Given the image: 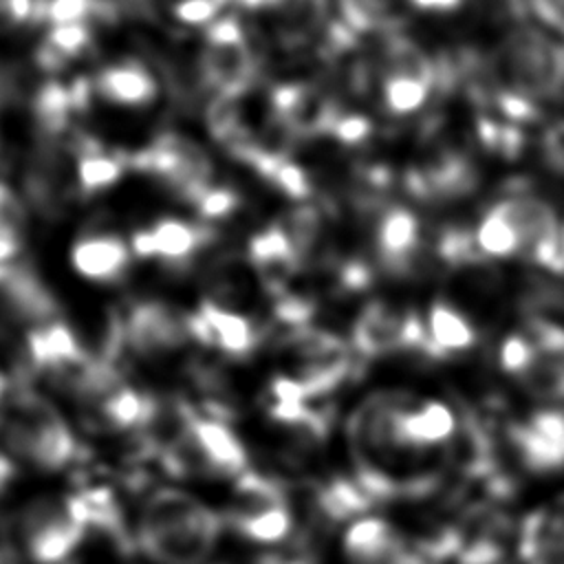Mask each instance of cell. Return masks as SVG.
<instances>
[{
	"instance_id": "6da1fadb",
	"label": "cell",
	"mask_w": 564,
	"mask_h": 564,
	"mask_svg": "<svg viewBox=\"0 0 564 564\" xmlns=\"http://www.w3.org/2000/svg\"><path fill=\"white\" fill-rule=\"evenodd\" d=\"M458 432L460 421L441 401L377 392L348 421L357 482L372 498L425 494L452 463Z\"/></svg>"
},
{
	"instance_id": "7a4b0ae2",
	"label": "cell",
	"mask_w": 564,
	"mask_h": 564,
	"mask_svg": "<svg viewBox=\"0 0 564 564\" xmlns=\"http://www.w3.org/2000/svg\"><path fill=\"white\" fill-rule=\"evenodd\" d=\"M491 104L511 121H533L542 104L564 95V44L535 26L518 24L487 59Z\"/></svg>"
},
{
	"instance_id": "3957f363",
	"label": "cell",
	"mask_w": 564,
	"mask_h": 564,
	"mask_svg": "<svg viewBox=\"0 0 564 564\" xmlns=\"http://www.w3.org/2000/svg\"><path fill=\"white\" fill-rule=\"evenodd\" d=\"M220 516L187 491H154L139 518L137 540L156 564H205L218 542Z\"/></svg>"
},
{
	"instance_id": "277c9868",
	"label": "cell",
	"mask_w": 564,
	"mask_h": 564,
	"mask_svg": "<svg viewBox=\"0 0 564 564\" xmlns=\"http://www.w3.org/2000/svg\"><path fill=\"white\" fill-rule=\"evenodd\" d=\"M0 434L18 458L42 469H62L79 456V443L53 403L22 386L0 405Z\"/></svg>"
},
{
	"instance_id": "5b68a950",
	"label": "cell",
	"mask_w": 564,
	"mask_h": 564,
	"mask_svg": "<svg viewBox=\"0 0 564 564\" xmlns=\"http://www.w3.org/2000/svg\"><path fill=\"white\" fill-rule=\"evenodd\" d=\"M260 73L251 37L236 15L218 18L207 26L198 53V75L216 99L236 101L247 95Z\"/></svg>"
},
{
	"instance_id": "8992f818",
	"label": "cell",
	"mask_w": 564,
	"mask_h": 564,
	"mask_svg": "<svg viewBox=\"0 0 564 564\" xmlns=\"http://www.w3.org/2000/svg\"><path fill=\"white\" fill-rule=\"evenodd\" d=\"M377 86L386 112L405 117L421 110L438 88V66L414 40L390 33L377 59Z\"/></svg>"
},
{
	"instance_id": "52a82bcc",
	"label": "cell",
	"mask_w": 564,
	"mask_h": 564,
	"mask_svg": "<svg viewBox=\"0 0 564 564\" xmlns=\"http://www.w3.org/2000/svg\"><path fill=\"white\" fill-rule=\"evenodd\" d=\"M286 379L306 401H315L339 388L352 370V352L337 335L302 326L289 333L284 344Z\"/></svg>"
},
{
	"instance_id": "ba28073f",
	"label": "cell",
	"mask_w": 564,
	"mask_h": 564,
	"mask_svg": "<svg viewBox=\"0 0 564 564\" xmlns=\"http://www.w3.org/2000/svg\"><path fill=\"white\" fill-rule=\"evenodd\" d=\"M130 165L167 185L189 205L214 185L209 154L189 137L165 132L130 156Z\"/></svg>"
},
{
	"instance_id": "9c48e42d",
	"label": "cell",
	"mask_w": 564,
	"mask_h": 564,
	"mask_svg": "<svg viewBox=\"0 0 564 564\" xmlns=\"http://www.w3.org/2000/svg\"><path fill=\"white\" fill-rule=\"evenodd\" d=\"M88 527L75 494L31 502L20 518V538L35 564H64L82 544Z\"/></svg>"
},
{
	"instance_id": "30bf717a",
	"label": "cell",
	"mask_w": 564,
	"mask_h": 564,
	"mask_svg": "<svg viewBox=\"0 0 564 564\" xmlns=\"http://www.w3.org/2000/svg\"><path fill=\"white\" fill-rule=\"evenodd\" d=\"M225 518L236 533L262 544L284 540L293 524L282 485L253 471L236 478Z\"/></svg>"
},
{
	"instance_id": "8fae6325",
	"label": "cell",
	"mask_w": 564,
	"mask_h": 564,
	"mask_svg": "<svg viewBox=\"0 0 564 564\" xmlns=\"http://www.w3.org/2000/svg\"><path fill=\"white\" fill-rule=\"evenodd\" d=\"M425 322L386 300H370L352 324V348L361 357H383L401 350L425 352Z\"/></svg>"
},
{
	"instance_id": "7c38bea8",
	"label": "cell",
	"mask_w": 564,
	"mask_h": 564,
	"mask_svg": "<svg viewBox=\"0 0 564 564\" xmlns=\"http://www.w3.org/2000/svg\"><path fill=\"white\" fill-rule=\"evenodd\" d=\"M498 203L516 227L520 240V256L540 267L562 273L564 245L555 209L533 194H511Z\"/></svg>"
},
{
	"instance_id": "4fadbf2b",
	"label": "cell",
	"mask_w": 564,
	"mask_h": 564,
	"mask_svg": "<svg viewBox=\"0 0 564 564\" xmlns=\"http://www.w3.org/2000/svg\"><path fill=\"white\" fill-rule=\"evenodd\" d=\"M29 366L53 383L73 392L84 379L95 357L88 355L75 333L57 319L37 324L26 335Z\"/></svg>"
},
{
	"instance_id": "5bb4252c",
	"label": "cell",
	"mask_w": 564,
	"mask_h": 564,
	"mask_svg": "<svg viewBox=\"0 0 564 564\" xmlns=\"http://www.w3.org/2000/svg\"><path fill=\"white\" fill-rule=\"evenodd\" d=\"M117 322L123 348L143 359L172 355L189 339L187 317L154 300L132 304Z\"/></svg>"
},
{
	"instance_id": "9a60e30c",
	"label": "cell",
	"mask_w": 564,
	"mask_h": 564,
	"mask_svg": "<svg viewBox=\"0 0 564 564\" xmlns=\"http://www.w3.org/2000/svg\"><path fill=\"white\" fill-rule=\"evenodd\" d=\"M245 11L262 15L275 44L295 51L324 33L328 0H236Z\"/></svg>"
},
{
	"instance_id": "2e32d148",
	"label": "cell",
	"mask_w": 564,
	"mask_h": 564,
	"mask_svg": "<svg viewBox=\"0 0 564 564\" xmlns=\"http://www.w3.org/2000/svg\"><path fill=\"white\" fill-rule=\"evenodd\" d=\"M524 333L533 344V352L518 383L533 397L544 401H564V328L551 319L535 317Z\"/></svg>"
},
{
	"instance_id": "e0dca14e",
	"label": "cell",
	"mask_w": 564,
	"mask_h": 564,
	"mask_svg": "<svg viewBox=\"0 0 564 564\" xmlns=\"http://www.w3.org/2000/svg\"><path fill=\"white\" fill-rule=\"evenodd\" d=\"M187 330L192 339L227 357H247L260 341V333L247 315L216 300H203L187 315Z\"/></svg>"
},
{
	"instance_id": "ac0fdd59",
	"label": "cell",
	"mask_w": 564,
	"mask_h": 564,
	"mask_svg": "<svg viewBox=\"0 0 564 564\" xmlns=\"http://www.w3.org/2000/svg\"><path fill=\"white\" fill-rule=\"evenodd\" d=\"M212 234L207 227L183 218H161L132 234L130 249L137 258L159 260L161 264L181 267L207 247Z\"/></svg>"
},
{
	"instance_id": "d6986e66",
	"label": "cell",
	"mask_w": 564,
	"mask_h": 564,
	"mask_svg": "<svg viewBox=\"0 0 564 564\" xmlns=\"http://www.w3.org/2000/svg\"><path fill=\"white\" fill-rule=\"evenodd\" d=\"M520 463L538 474L564 467V410H538L509 430Z\"/></svg>"
},
{
	"instance_id": "ffe728a7",
	"label": "cell",
	"mask_w": 564,
	"mask_h": 564,
	"mask_svg": "<svg viewBox=\"0 0 564 564\" xmlns=\"http://www.w3.org/2000/svg\"><path fill=\"white\" fill-rule=\"evenodd\" d=\"M372 240L379 264L392 275H408L419 262L421 223L408 207H383L375 216Z\"/></svg>"
},
{
	"instance_id": "44dd1931",
	"label": "cell",
	"mask_w": 564,
	"mask_h": 564,
	"mask_svg": "<svg viewBox=\"0 0 564 564\" xmlns=\"http://www.w3.org/2000/svg\"><path fill=\"white\" fill-rule=\"evenodd\" d=\"M410 189L427 200H454L478 185V170L460 150L443 148L408 174Z\"/></svg>"
},
{
	"instance_id": "7402d4cb",
	"label": "cell",
	"mask_w": 564,
	"mask_h": 564,
	"mask_svg": "<svg viewBox=\"0 0 564 564\" xmlns=\"http://www.w3.org/2000/svg\"><path fill=\"white\" fill-rule=\"evenodd\" d=\"M93 93L110 106L145 108L159 97L154 73L134 57H123L104 66L93 79Z\"/></svg>"
},
{
	"instance_id": "603a6c76",
	"label": "cell",
	"mask_w": 564,
	"mask_h": 564,
	"mask_svg": "<svg viewBox=\"0 0 564 564\" xmlns=\"http://www.w3.org/2000/svg\"><path fill=\"white\" fill-rule=\"evenodd\" d=\"M130 245L119 238L117 234L97 231L79 238L70 249V264L73 269L99 284L117 282L126 275L130 267Z\"/></svg>"
},
{
	"instance_id": "cb8c5ba5",
	"label": "cell",
	"mask_w": 564,
	"mask_h": 564,
	"mask_svg": "<svg viewBox=\"0 0 564 564\" xmlns=\"http://www.w3.org/2000/svg\"><path fill=\"white\" fill-rule=\"evenodd\" d=\"M75 167V185L82 196H97L112 187L130 165V156L104 148L97 139L75 134L68 145Z\"/></svg>"
},
{
	"instance_id": "d4e9b609",
	"label": "cell",
	"mask_w": 564,
	"mask_h": 564,
	"mask_svg": "<svg viewBox=\"0 0 564 564\" xmlns=\"http://www.w3.org/2000/svg\"><path fill=\"white\" fill-rule=\"evenodd\" d=\"M93 79L79 77L70 84H46L35 97V119L40 130L57 141L73 130L75 117L88 106Z\"/></svg>"
},
{
	"instance_id": "484cf974",
	"label": "cell",
	"mask_w": 564,
	"mask_h": 564,
	"mask_svg": "<svg viewBox=\"0 0 564 564\" xmlns=\"http://www.w3.org/2000/svg\"><path fill=\"white\" fill-rule=\"evenodd\" d=\"M518 546L527 564H564V498L522 522Z\"/></svg>"
},
{
	"instance_id": "4316f807",
	"label": "cell",
	"mask_w": 564,
	"mask_h": 564,
	"mask_svg": "<svg viewBox=\"0 0 564 564\" xmlns=\"http://www.w3.org/2000/svg\"><path fill=\"white\" fill-rule=\"evenodd\" d=\"M425 355L447 357L469 350L478 335L469 317L447 300H434L427 311Z\"/></svg>"
},
{
	"instance_id": "83f0119b",
	"label": "cell",
	"mask_w": 564,
	"mask_h": 564,
	"mask_svg": "<svg viewBox=\"0 0 564 564\" xmlns=\"http://www.w3.org/2000/svg\"><path fill=\"white\" fill-rule=\"evenodd\" d=\"M405 540L381 518H359L344 535V553L348 564H372L394 551Z\"/></svg>"
},
{
	"instance_id": "f1b7e54d",
	"label": "cell",
	"mask_w": 564,
	"mask_h": 564,
	"mask_svg": "<svg viewBox=\"0 0 564 564\" xmlns=\"http://www.w3.org/2000/svg\"><path fill=\"white\" fill-rule=\"evenodd\" d=\"M403 0H337L341 24L352 35L394 33L401 22Z\"/></svg>"
},
{
	"instance_id": "f546056e",
	"label": "cell",
	"mask_w": 564,
	"mask_h": 564,
	"mask_svg": "<svg viewBox=\"0 0 564 564\" xmlns=\"http://www.w3.org/2000/svg\"><path fill=\"white\" fill-rule=\"evenodd\" d=\"M93 24H53L37 46V64L44 70H62L79 59L93 44Z\"/></svg>"
},
{
	"instance_id": "4dcf8cb0",
	"label": "cell",
	"mask_w": 564,
	"mask_h": 564,
	"mask_svg": "<svg viewBox=\"0 0 564 564\" xmlns=\"http://www.w3.org/2000/svg\"><path fill=\"white\" fill-rule=\"evenodd\" d=\"M372 500L375 498L357 482V478H330L315 494L322 516L333 522L361 516L370 509Z\"/></svg>"
},
{
	"instance_id": "1f68e13d",
	"label": "cell",
	"mask_w": 564,
	"mask_h": 564,
	"mask_svg": "<svg viewBox=\"0 0 564 564\" xmlns=\"http://www.w3.org/2000/svg\"><path fill=\"white\" fill-rule=\"evenodd\" d=\"M75 498H77L79 511H82L88 529H97V531L110 535L112 540H117L119 544H128L123 516H121L117 498L112 496L110 489L88 487V489L75 494Z\"/></svg>"
},
{
	"instance_id": "d6a6232c",
	"label": "cell",
	"mask_w": 564,
	"mask_h": 564,
	"mask_svg": "<svg viewBox=\"0 0 564 564\" xmlns=\"http://www.w3.org/2000/svg\"><path fill=\"white\" fill-rule=\"evenodd\" d=\"M474 240L482 258L485 256L487 258L520 256V240H518L516 227L505 214L500 203H496L489 212H485V216L480 218L474 231Z\"/></svg>"
},
{
	"instance_id": "836d02e7",
	"label": "cell",
	"mask_w": 564,
	"mask_h": 564,
	"mask_svg": "<svg viewBox=\"0 0 564 564\" xmlns=\"http://www.w3.org/2000/svg\"><path fill=\"white\" fill-rule=\"evenodd\" d=\"M115 18V7L108 0H42L40 22L53 24H95L97 20Z\"/></svg>"
},
{
	"instance_id": "e575fe53",
	"label": "cell",
	"mask_w": 564,
	"mask_h": 564,
	"mask_svg": "<svg viewBox=\"0 0 564 564\" xmlns=\"http://www.w3.org/2000/svg\"><path fill=\"white\" fill-rule=\"evenodd\" d=\"M229 0H163L170 18L185 26L212 24Z\"/></svg>"
},
{
	"instance_id": "d590c367",
	"label": "cell",
	"mask_w": 564,
	"mask_h": 564,
	"mask_svg": "<svg viewBox=\"0 0 564 564\" xmlns=\"http://www.w3.org/2000/svg\"><path fill=\"white\" fill-rule=\"evenodd\" d=\"M531 352H533V344H531L529 335H527L524 330L511 333L509 337L502 339L500 350H498L500 368H502L507 375L518 377V375L524 370V366L529 364Z\"/></svg>"
},
{
	"instance_id": "8d00e7d4",
	"label": "cell",
	"mask_w": 564,
	"mask_h": 564,
	"mask_svg": "<svg viewBox=\"0 0 564 564\" xmlns=\"http://www.w3.org/2000/svg\"><path fill=\"white\" fill-rule=\"evenodd\" d=\"M238 205V196L231 187L225 185H209L194 203L192 207L203 216V218H223L227 214H231Z\"/></svg>"
},
{
	"instance_id": "74e56055",
	"label": "cell",
	"mask_w": 564,
	"mask_h": 564,
	"mask_svg": "<svg viewBox=\"0 0 564 564\" xmlns=\"http://www.w3.org/2000/svg\"><path fill=\"white\" fill-rule=\"evenodd\" d=\"M253 564H319V553L308 540H293L258 555Z\"/></svg>"
},
{
	"instance_id": "f35d334b",
	"label": "cell",
	"mask_w": 564,
	"mask_h": 564,
	"mask_svg": "<svg viewBox=\"0 0 564 564\" xmlns=\"http://www.w3.org/2000/svg\"><path fill=\"white\" fill-rule=\"evenodd\" d=\"M535 18L564 37V0H527Z\"/></svg>"
},
{
	"instance_id": "ab89813d",
	"label": "cell",
	"mask_w": 564,
	"mask_h": 564,
	"mask_svg": "<svg viewBox=\"0 0 564 564\" xmlns=\"http://www.w3.org/2000/svg\"><path fill=\"white\" fill-rule=\"evenodd\" d=\"M0 220L9 223V225H18L24 227V209L22 203L18 198V194L0 181Z\"/></svg>"
},
{
	"instance_id": "60d3db41",
	"label": "cell",
	"mask_w": 564,
	"mask_h": 564,
	"mask_svg": "<svg viewBox=\"0 0 564 564\" xmlns=\"http://www.w3.org/2000/svg\"><path fill=\"white\" fill-rule=\"evenodd\" d=\"M22 229L18 225H9L0 220V264H11V260L22 249Z\"/></svg>"
},
{
	"instance_id": "b9f144b4",
	"label": "cell",
	"mask_w": 564,
	"mask_h": 564,
	"mask_svg": "<svg viewBox=\"0 0 564 564\" xmlns=\"http://www.w3.org/2000/svg\"><path fill=\"white\" fill-rule=\"evenodd\" d=\"M372 564H436V562L430 555H425L421 549H412L408 542H403Z\"/></svg>"
},
{
	"instance_id": "7bdbcfd3",
	"label": "cell",
	"mask_w": 564,
	"mask_h": 564,
	"mask_svg": "<svg viewBox=\"0 0 564 564\" xmlns=\"http://www.w3.org/2000/svg\"><path fill=\"white\" fill-rule=\"evenodd\" d=\"M414 9L430 11V13H447L458 9L465 0H408Z\"/></svg>"
},
{
	"instance_id": "ee69618b",
	"label": "cell",
	"mask_w": 564,
	"mask_h": 564,
	"mask_svg": "<svg viewBox=\"0 0 564 564\" xmlns=\"http://www.w3.org/2000/svg\"><path fill=\"white\" fill-rule=\"evenodd\" d=\"M562 245H564V227H562Z\"/></svg>"
},
{
	"instance_id": "f6af8a7d",
	"label": "cell",
	"mask_w": 564,
	"mask_h": 564,
	"mask_svg": "<svg viewBox=\"0 0 564 564\" xmlns=\"http://www.w3.org/2000/svg\"><path fill=\"white\" fill-rule=\"evenodd\" d=\"M0 564H7V562H4V560H2V555H0Z\"/></svg>"
}]
</instances>
